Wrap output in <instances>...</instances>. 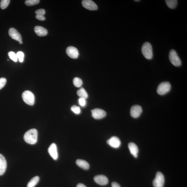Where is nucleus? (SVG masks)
<instances>
[{
  "label": "nucleus",
  "mask_w": 187,
  "mask_h": 187,
  "mask_svg": "<svg viewBox=\"0 0 187 187\" xmlns=\"http://www.w3.org/2000/svg\"><path fill=\"white\" fill-rule=\"evenodd\" d=\"M38 132L35 129H32L28 130L25 133L24 139L27 143L33 144H36L37 142Z\"/></svg>",
  "instance_id": "nucleus-1"
},
{
  "label": "nucleus",
  "mask_w": 187,
  "mask_h": 187,
  "mask_svg": "<svg viewBox=\"0 0 187 187\" xmlns=\"http://www.w3.org/2000/svg\"><path fill=\"white\" fill-rule=\"evenodd\" d=\"M165 2L168 8L172 9L175 8L177 4V1L176 0H166Z\"/></svg>",
  "instance_id": "nucleus-21"
},
{
  "label": "nucleus",
  "mask_w": 187,
  "mask_h": 187,
  "mask_svg": "<svg viewBox=\"0 0 187 187\" xmlns=\"http://www.w3.org/2000/svg\"><path fill=\"white\" fill-rule=\"evenodd\" d=\"M10 2V0H1L0 3V8L1 9H5L8 7Z\"/></svg>",
  "instance_id": "nucleus-24"
},
{
  "label": "nucleus",
  "mask_w": 187,
  "mask_h": 187,
  "mask_svg": "<svg viewBox=\"0 0 187 187\" xmlns=\"http://www.w3.org/2000/svg\"><path fill=\"white\" fill-rule=\"evenodd\" d=\"M106 112L102 109H95L91 110L92 117L96 119H100L105 117Z\"/></svg>",
  "instance_id": "nucleus-7"
},
{
  "label": "nucleus",
  "mask_w": 187,
  "mask_h": 187,
  "mask_svg": "<svg viewBox=\"0 0 187 187\" xmlns=\"http://www.w3.org/2000/svg\"><path fill=\"white\" fill-rule=\"evenodd\" d=\"M112 187H121V186L117 183L114 182L112 183Z\"/></svg>",
  "instance_id": "nucleus-32"
},
{
  "label": "nucleus",
  "mask_w": 187,
  "mask_h": 187,
  "mask_svg": "<svg viewBox=\"0 0 187 187\" xmlns=\"http://www.w3.org/2000/svg\"><path fill=\"white\" fill-rule=\"evenodd\" d=\"M16 55L20 63H22L24 61V53L21 51H19L17 53Z\"/></svg>",
  "instance_id": "nucleus-26"
},
{
  "label": "nucleus",
  "mask_w": 187,
  "mask_h": 187,
  "mask_svg": "<svg viewBox=\"0 0 187 187\" xmlns=\"http://www.w3.org/2000/svg\"><path fill=\"white\" fill-rule=\"evenodd\" d=\"M107 144L111 147L117 148L120 146L121 142L120 139L118 137L114 136L112 137L107 141Z\"/></svg>",
  "instance_id": "nucleus-12"
},
{
  "label": "nucleus",
  "mask_w": 187,
  "mask_h": 187,
  "mask_svg": "<svg viewBox=\"0 0 187 187\" xmlns=\"http://www.w3.org/2000/svg\"><path fill=\"white\" fill-rule=\"evenodd\" d=\"M19 43L20 44H22L23 43V42L22 41H19Z\"/></svg>",
  "instance_id": "nucleus-34"
},
{
  "label": "nucleus",
  "mask_w": 187,
  "mask_h": 187,
  "mask_svg": "<svg viewBox=\"0 0 187 187\" xmlns=\"http://www.w3.org/2000/svg\"><path fill=\"white\" fill-rule=\"evenodd\" d=\"M7 168V162L4 157L0 153V175H3Z\"/></svg>",
  "instance_id": "nucleus-15"
},
{
  "label": "nucleus",
  "mask_w": 187,
  "mask_h": 187,
  "mask_svg": "<svg viewBox=\"0 0 187 187\" xmlns=\"http://www.w3.org/2000/svg\"><path fill=\"white\" fill-rule=\"evenodd\" d=\"M35 13L36 15L44 16L45 13V10L43 9H40L36 10Z\"/></svg>",
  "instance_id": "nucleus-29"
},
{
  "label": "nucleus",
  "mask_w": 187,
  "mask_h": 187,
  "mask_svg": "<svg viewBox=\"0 0 187 187\" xmlns=\"http://www.w3.org/2000/svg\"><path fill=\"white\" fill-rule=\"evenodd\" d=\"M82 6L87 9L91 10H96L98 7L94 2L91 0H84L82 1Z\"/></svg>",
  "instance_id": "nucleus-8"
},
{
  "label": "nucleus",
  "mask_w": 187,
  "mask_h": 187,
  "mask_svg": "<svg viewBox=\"0 0 187 187\" xmlns=\"http://www.w3.org/2000/svg\"><path fill=\"white\" fill-rule=\"evenodd\" d=\"M23 101L27 104L33 105L35 103V96L33 94L29 91H25L22 94Z\"/></svg>",
  "instance_id": "nucleus-3"
},
{
  "label": "nucleus",
  "mask_w": 187,
  "mask_h": 187,
  "mask_svg": "<svg viewBox=\"0 0 187 187\" xmlns=\"http://www.w3.org/2000/svg\"><path fill=\"white\" fill-rule=\"evenodd\" d=\"M135 1H136V2H138V1H139V0H135Z\"/></svg>",
  "instance_id": "nucleus-35"
},
{
  "label": "nucleus",
  "mask_w": 187,
  "mask_h": 187,
  "mask_svg": "<svg viewBox=\"0 0 187 187\" xmlns=\"http://www.w3.org/2000/svg\"><path fill=\"white\" fill-rule=\"evenodd\" d=\"M66 52L68 56L73 59H76L79 55L78 49L73 46H69L67 47Z\"/></svg>",
  "instance_id": "nucleus-10"
},
{
  "label": "nucleus",
  "mask_w": 187,
  "mask_h": 187,
  "mask_svg": "<svg viewBox=\"0 0 187 187\" xmlns=\"http://www.w3.org/2000/svg\"><path fill=\"white\" fill-rule=\"evenodd\" d=\"M77 94L80 98L86 99L88 97V94L83 88H81L77 91Z\"/></svg>",
  "instance_id": "nucleus-20"
},
{
  "label": "nucleus",
  "mask_w": 187,
  "mask_h": 187,
  "mask_svg": "<svg viewBox=\"0 0 187 187\" xmlns=\"http://www.w3.org/2000/svg\"><path fill=\"white\" fill-rule=\"evenodd\" d=\"M128 148L130 153L135 158H137L138 153L139 152V149L138 146L133 142L130 143L128 144Z\"/></svg>",
  "instance_id": "nucleus-17"
},
{
  "label": "nucleus",
  "mask_w": 187,
  "mask_h": 187,
  "mask_svg": "<svg viewBox=\"0 0 187 187\" xmlns=\"http://www.w3.org/2000/svg\"><path fill=\"white\" fill-rule=\"evenodd\" d=\"M40 1L39 0H27L25 2V3L27 6H32L38 4Z\"/></svg>",
  "instance_id": "nucleus-23"
},
{
  "label": "nucleus",
  "mask_w": 187,
  "mask_h": 187,
  "mask_svg": "<svg viewBox=\"0 0 187 187\" xmlns=\"http://www.w3.org/2000/svg\"><path fill=\"white\" fill-rule=\"evenodd\" d=\"M39 179L38 176H35L28 183L27 187H34L38 184Z\"/></svg>",
  "instance_id": "nucleus-19"
},
{
  "label": "nucleus",
  "mask_w": 187,
  "mask_h": 187,
  "mask_svg": "<svg viewBox=\"0 0 187 187\" xmlns=\"http://www.w3.org/2000/svg\"><path fill=\"white\" fill-rule=\"evenodd\" d=\"M165 182V178L163 174L160 172L157 173L156 177L153 181L154 187H163Z\"/></svg>",
  "instance_id": "nucleus-6"
},
{
  "label": "nucleus",
  "mask_w": 187,
  "mask_h": 187,
  "mask_svg": "<svg viewBox=\"0 0 187 187\" xmlns=\"http://www.w3.org/2000/svg\"><path fill=\"white\" fill-rule=\"evenodd\" d=\"M34 31L36 34L39 36H46L47 34V30L42 26H36L34 28Z\"/></svg>",
  "instance_id": "nucleus-16"
},
{
  "label": "nucleus",
  "mask_w": 187,
  "mask_h": 187,
  "mask_svg": "<svg viewBox=\"0 0 187 187\" xmlns=\"http://www.w3.org/2000/svg\"><path fill=\"white\" fill-rule=\"evenodd\" d=\"M142 52L146 59L148 60L152 59L153 56V48L151 44L149 42H146L143 45Z\"/></svg>",
  "instance_id": "nucleus-2"
},
{
  "label": "nucleus",
  "mask_w": 187,
  "mask_h": 187,
  "mask_svg": "<svg viewBox=\"0 0 187 187\" xmlns=\"http://www.w3.org/2000/svg\"><path fill=\"white\" fill-rule=\"evenodd\" d=\"M76 164L79 167L85 170H88L89 169V164L85 160H78L76 161Z\"/></svg>",
  "instance_id": "nucleus-18"
},
{
  "label": "nucleus",
  "mask_w": 187,
  "mask_h": 187,
  "mask_svg": "<svg viewBox=\"0 0 187 187\" xmlns=\"http://www.w3.org/2000/svg\"><path fill=\"white\" fill-rule=\"evenodd\" d=\"M48 151L49 154L54 160H57L58 153L57 147L55 144L52 143L51 144L48 148Z\"/></svg>",
  "instance_id": "nucleus-14"
},
{
  "label": "nucleus",
  "mask_w": 187,
  "mask_h": 187,
  "mask_svg": "<svg viewBox=\"0 0 187 187\" xmlns=\"http://www.w3.org/2000/svg\"><path fill=\"white\" fill-rule=\"evenodd\" d=\"M78 103L81 107H84L86 105V99L83 98H80L78 100Z\"/></svg>",
  "instance_id": "nucleus-30"
},
{
  "label": "nucleus",
  "mask_w": 187,
  "mask_h": 187,
  "mask_svg": "<svg viewBox=\"0 0 187 187\" xmlns=\"http://www.w3.org/2000/svg\"><path fill=\"white\" fill-rule=\"evenodd\" d=\"M8 34L10 37L17 41L19 42L22 40V36L21 34L14 28H10L8 31Z\"/></svg>",
  "instance_id": "nucleus-11"
},
{
  "label": "nucleus",
  "mask_w": 187,
  "mask_h": 187,
  "mask_svg": "<svg viewBox=\"0 0 187 187\" xmlns=\"http://www.w3.org/2000/svg\"><path fill=\"white\" fill-rule=\"evenodd\" d=\"M71 110L74 113L76 114H79L81 112V110L80 107L77 106L76 105H73L71 107Z\"/></svg>",
  "instance_id": "nucleus-27"
},
{
  "label": "nucleus",
  "mask_w": 187,
  "mask_h": 187,
  "mask_svg": "<svg viewBox=\"0 0 187 187\" xmlns=\"http://www.w3.org/2000/svg\"><path fill=\"white\" fill-rule=\"evenodd\" d=\"M8 55L10 59L13 60L14 62H17L18 61L16 54L13 52H10L8 53Z\"/></svg>",
  "instance_id": "nucleus-25"
},
{
  "label": "nucleus",
  "mask_w": 187,
  "mask_h": 187,
  "mask_svg": "<svg viewBox=\"0 0 187 187\" xmlns=\"http://www.w3.org/2000/svg\"><path fill=\"white\" fill-rule=\"evenodd\" d=\"M170 89L171 85L170 83L168 82H162L158 86L157 93L160 95H164L168 93Z\"/></svg>",
  "instance_id": "nucleus-5"
},
{
  "label": "nucleus",
  "mask_w": 187,
  "mask_h": 187,
  "mask_svg": "<svg viewBox=\"0 0 187 187\" xmlns=\"http://www.w3.org/2000/svg\"><path fill=\"white\" fill-rule=\"evenodd\" d=\"M94 180L97 184L101 186H105L109 182L107 178L104 175H98L95 176Z\"/></svg>",
  "instance_id": "nucleus-13"
},
{
  "label": "nucleus",
  "mask_w": 187,
  "mask_h": 187,
  "mask_svg": "<svg viewBox=\"0 0 187 187\" xmlns=\"http://www.w3.org/2000/svg\"><path fill=\"white\" fill-rule=\"evenodd\" d=\"M36 17L38 20L40 21H45V17L44 16L36 15Z\"/></svg>",
  "instance_id": "nucleus-31"
},
{
  "label": "nucleus",
  "mask_w": 187,
  "mask_h": 187,
  "mask_svg": "<svg viewBox=\"0 0 187 187\" xmlns=\"http://www.w3.org/2000/svg\"><path fill=\"white\" fill-rule=\"evenodd\" d=\"M74 85L76 87H80L82 86V79L78 77H75L74 78L73 81Z\"/></svg>",
  "instance_id": "nucleus-22"
},
{
  "label": "nucleus",
  "mask_w": 187,
  "mask_h": 187,
  "mask_svg": "<svg viewBox=\"0 0 187 187\" xmlns=\"http://www.w3.org/2000/svg\"><path fill=\"white\" fill-rule=\"evenodd\" d=\"M77 187H86L82 183H79L77 185Z\"/></svg>",
  "instance_id": "nucleus-33"
},
{
  "label": "nucleus",
  "mask_w": 187,
  "mask_h": 187,
  "mask_svg": "<svg viewBox=\"0 0 187 187\" xmlns=\"http://www.w3.org/2000/svg\"><path fill=\"white\" fill-rule=\"evenodd\" d=\"M169 58L171 63L174 66L176 67L181 66L182 62L181 59L175 50H172L170 51L169 54Z\"/></svg>",
  "instance_id": "nucleus-4"
},
{
  "label": "nucleus",
  "mask_w": 187,
  "mask_h": 187,
  "mask_svg": "<svg viewBox=\"0 0 187 187\" xmlns=\"http://www.w3.org/2000/svg\"><path fill=\"white\" fill-rule=\"evenodd\" d=\"M142 111V107L140 105H134L130 110V114L132 118H137L140 116Z\"/></svg>",
  "instance_id": "nucleus-9"
},
{
  "label": "nucleus",
  "mask_w": 187,
  "mask_h": 187,
  "mask_svg": "<svg viewBox=\"0 0 187 187\" xmlns=\"http://www.w3.org/2000/svg\"><path fill=\"white\" fill-rule=\"evenodd\" d=\"M6 82V79L5 78H0V90L4 87Z\"/></svg>",
  "instance_id": "nucleus-28"
}]
</instances>
